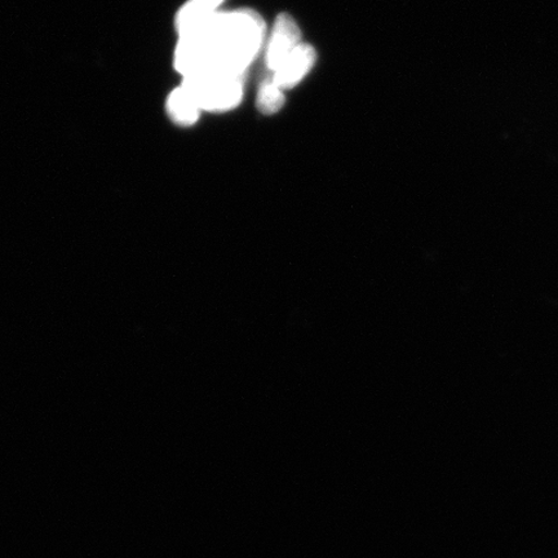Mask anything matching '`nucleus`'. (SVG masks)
I'll return each mask as SVG.
<instances>
[{
  "label": "nucleus",
  "instance_id": "obj_1",
  "mask_svg": "<svg viewBox=\"0 0 558 558\" xmlns=\"http://www.w3.org/2000/svg\"><path fill=\"white\" fill-rule=\"evenodd\" d=\"M267 38L264 20L253 10H222L199 29L178 38L173 65L181 78L219 73L246 74Z\"/></svg>",
  "mask_w": 558,
  "mask_h": 558
},
{
  "label": "nucleus",
  "instance_id": "obj_2",
  "mask_svg": "<svg viewBox=\"0 0 558 558\" xmlns=\"http://www.w3.org/2000/svg\"><path fill=\"white\" fill-rule=\"evenodd\" d=\"M204 113H225L239 107L243 99L244 76L204 73L181 78Z\"/></svg>",
  "mask_w": 558,
  "mask_h": 558
},
{
  "label": "nucleus",
  "instance_id": "obj_3",
  "mask_svg": "<svg viewBox=\"0 0 558 558\" xmlns=\"http://www.w3.org/2000/svg\"><path fill=\"white\" fill-rule=\"evenodd\" d=\"M302 32L289 13L278 15L265 47V65L275 73L296 47L302 45Z\"/></svg>",
  "mask_w": 558,
  "mask_h": 558
},
{
  "label": "nucleus",
  "instance_id": "obj_4",
  "mask_svg": "<svg viewBox=\"0 0 558 558\" xmlns=\"http://www.w3.org/2000/svg\"><path fill=\"white\" fill-rule=\"evenodd\" d=\"M317 61V52L308 44L300 45L291 52L281 66H279L271 81L276 83L279 88L288 90L296 87L305 80V76L312 72L314 64Z\"/></svg>",
  "mask_w": 558,
  "mask_h": 558
},
{
  "label": "nucleus",
  "instance_id": "obj_5",
  "mask_svg": "<svg viewBox=\"0 0 558 558\" xmlns=\"http://www.w3.org/2000/svg\"><path fill=\"white\" fill-rule=\"evenodd\" d=\"M225 0H186L174 16L178 38L191 34L222 11Z\"/></svg>",
  "mask_w": 558,
  "mask_h": 558
},
{
  "label": "nucleus",
  "instance_id": "obj_6",
  "mask_svg": "<svg viewBox=\"0 0 558 558\" xmlns=\"http://www.w3.org/2000/svg\"><path fill=\"white\" fill-rule=\"evenodd\" d=\"M166 113L173 124L180 125V128H191L198 123L204 111L195 102L190 90L180 83V86L172 89L167 96Z\"/></svg>",
  "mask_w": 558,
  "mask_h": 558
},
{
  "label": "nucleus",
  "instance_id": "obj_7",
  "mask_svg": "<svg viewBox=\"0 0 558 558\" xmlns=\"http://www.w3.org/2000/svg\"><path fill=\"white\" fill-rule=\"evenodd\" d=\"M284 102V90L279 88L271 78L262 83L256 97V107L260 113L274 116L283 108Z\"/></svg>",
  "mask_w": 558,
  "mask_h": 558
}]
</instances>
